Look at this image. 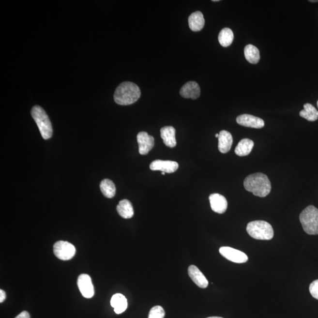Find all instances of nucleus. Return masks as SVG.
Wrapping results in <instances>:
<instances>
[{"label": "nucleus", "mask_w": 318, "mask_h": 318, "mask_svg": "<svg viewBox=\"0 0 318 318\" xmlns=\"http://www.w3.org/2000/svg\"><path fill=\"white\" fill-rule=\"evenodd\" d=\"M244 188L255 196L265 197L270 194L271 183L268 176L262 173L252 174L244 179Z\"/></svg>", "instance_id": "1"}, {"label": "nucleus", "mask_w": 318, "mask_h": 318, "mask_svg": "<svg viewBox=\"0 0 318 318\" xmlns=\"http://www.w3.org/2000/svg\"><path fill=\"white\" fill-rule=\"evenodd\" d=\"M141 96L140 89L134 83L125 81L117 88L114 99L117 104L127 106L137 101Z\"/></svg>", "instance_id": "2"}, {"label": "nucleus", "mask_w": 318, "mask_h": 318, "mask_svg": "<svg viewBox=\"0 0 318 318\" xmlns=\"http://www.w3.org/2000/svg\"><path fill=\"white\" fill-rule=\"evenodd\" d=\"M246 231L252 238L257 240H271L273 238V227L268 222L263 221H255L249 223Z\"/></svg>", "instance_id": "3"}, {"label": "nucleus", "mask_w": 318, "mask_h": 318, "mask_svg": "<svg viewBox=\"0 0 318 318\" xmlns=\"http://www.w3.org/2000/svg\"><path fill=\"white\" fill-rule=\"evenodd\" d=\"M31 116L43 138L45 140L50 138L53 135L52 124L45 110L39 106H35L32 108Z\"/></svg>", "instance_id": "4"}, {"label": "nucleus", "mask_w": 318, "mask_h": 318, "mask_svg": "<svg viewBox=\"0 0 318 318\" xmlns=\"http://www.w3.org/2000/svg\"><path fill=\"white\" fill-rule=\"evenodd\" d=\"M300 222L307 234L318 235V209L315 206H308L301 212Z\"/></svg>", "instance_id": "5"}, {"label": "nucleus", "mask_w": 318, "mask_h": 318, "mask_svg": "<svg viewBox=\"0 0 318 318\" xmlns=\"http://www.w3.org/2000/svg\"><path fill=\"white\" fill-rule=\"evenodd\" d=\"M53 252L59 259L69 260L75 257L76 248L72 243L61 241L54 244Z\"/></svg>", "instance_id": "6"}, {"label": "nucleus", "mask_w": 318, "mask_h": 318, "mask_svg": "<svg viewBox=\"0 0 318 318\" xmlns=\"http://www.w3.org/2000/svg\"><path fill=\"white\" fill-rule=\"evenodd\" d=\"M219 252L223 257L236 263H245L248 260V257L243 252L232 248L230 247H221Z\"/></svg>", "instance_id": "7"}, {"label": "nucleus", "mask_w": 318, "mask_h": 318, "mask_svg": "<svg viewBox=\"0 0 318 318\" xmlns=\"http://www.w3.org/2000/svg\"><path fill=\"white\" fill-rule=\"evenodd\" d=\"M77 285L81 295L86 298H91L94 295V289L91 276L81 274L78 276Z\"/></svg>", "instance_id": "8"}, {"label": "nucleus", "mask_w": 318, "mask_h": 318, "mask_svg": "<svg viewBox=\"0 0 318 318\" xmlns=\"http://www.w3.org/2000/svg\"><path fill=\"white\" fill-rule=\"evenodd\" d=\"M137 140L138 145V152L141 155L149 153L154 146V138L148 133L141 132L138 133Z\"/></svg>", "instance_id": "9"}, {"label": "nucleus", "mask_w": 318, "mask_h": 318, "mask_svg": "<svg viewBox=\"0 0 318 318\" xmlns=\"http://www.w3.org/2000/svg\"><path fill=\"white\" fill-rule=\"evenodd\" d=\"M236 121L241 126L251 128L261 129L265 126V122L262 119L247 114L239 116Z\"/></svg>", "instance_id": "10"}, {"label": "nucleus", "mask_w": 318, "mask_h": 318, "mask_svg": "<svg viewBox=\"0 0 318 318\" xmlns=\"http://www.w3.org/2000/svg\"><path fill=\"white\" fill-rule=\"evenodd\" d=\"M178 163L170 160H156L151 163L150 168L151 170L162 171V172L172 173L178 169Z\"/></svg>", "instance_id": "11"}, {"label": "nucleus", "mask_w": 318, "mask_h": 318, "mask_svg": "<svg viewBox=\"0 0 318 318\" xmlns=\"http://www.w3.org/2000/svg\"><path fill=\"white\" fill-rule=\"evenodd\" d=\"M180 94L185 99H197L200 95L199 85L195 81H189L182 86Z\"/></svg>", "instance_id": "12"}, {"label": "nucleus", "mask_w": 318, "mask_h": 318, "mask_svg": "<svg viewBox=\"0 0 318 318\" xmlns=\"http://www.w3.org/2000/svg\"><path fill=\"white\" fill-rule=\"evenodd\" d=\"M209 201L212 211L216 213H224L227 208V202L226 198L219 194H213L209 197Z\"/></svg>", "instance_id": "13"}, {"label": "nucleus", "mask_w": 318, "mask_h": 318, "mask_svg": "<svg viewBox=\"0 0 318 318\" xmlns=\"http://www.w3.org/2000/svg\"><path fill=\"white\" fill-rule=\"evenodd\" d=\"M188 273L190 279L195 284L200 288L208 287L209 282L207 279L202 272L195 265L190 266L188 268Z\"/></svg>", "instance_id": "14"}, {"label": "nucleus", "mask_w": 318, "mask_h": 318, "mask_svg": "<svg viewBox=\"0 0 318 318\" xmlns=\"http://www.w3.org/2000/svg\"><path fill=\"white\" fill-rule=\"evenodd\" d=\"M176 130L173 126H165L160 129V136L165 145L173 148L176 146Z\"/></svg>", "instance_id": "15"}, {"label": "nucleus", "mask_w": 318, "mask_h": 318, "mask_svg": "<svg viewBox=\"0 0 318 318\" xmlns=\"http://www.w3.org/2000/svg\"><path fill=\"white\" fill-rule=\"evenodd\" d=\"M218 140L219 151L222 153H227L229 151L233 144V137L230 133L227 130H222L219 133Z\"/></svg>", "instance_id": "16"}, {"label": "nucleus", "mask_w": 318, "mask_h": 318, "mask_svg": "<svg viewBox=\"0 0 318 318\" xmlns=\"http://www.w3.org/2000/svg\"><path fill=\"white\" fill-rule=\"evenodd\" d=\"M189 26L193 31H199L205 26V20L200 12L192 13L188 18Z\"/></svg>", "instance_id": "17"}, {"label": "nucleus", "mask_w": 318, "mask_h": 318, "mask_svg": "<svg viewBox=\"0 0 318 318\" xmlns=\"http://www.w3.org/2000/svg\"><path fill=\"white\" fill-rule=\"evenodd\" d=\"M110 304L117 314L123 313L127 308V299L121 293L114 295L111 299Z\"/></svg>", "instance_id": "18"}, {"label": "nucleus", "mask_w": 318, "mask_h": 318, "mask_svg": "<svg viewBox=\"0 0 318 318\" xmlns=\"http://www.w3.org/2000/svg\"><path fill=\"white\" fill-rule=\"evenodd\" d=\"M117 211L119 215L124 219H130L134 215V209L129 200L124 199L120 201L117 206Z\"/></svg>", "instance_id": "19"}, {"label": "nucleus", "mask_w": 318, "mask_h": 318, "mask_svg": "<svg viewBox=\"0 0 318 318\" xmlns=\"http://www.w3.org/2000/svg\"><path fill=\"white\" fill-rule=\"evenodd\" d=\"M254 142L249 138H243L239 141L238 145L236 147L235 152L239 156H246L251 153Z\"/></svg>", "instance_id": "20"}, {"label": "nucleus", "mask_w": 318, "mask_h": 318, "mask_svg": "<svg viewBox=\"0 0 318 318\" xmlns=\"http://www.w3.org/2000/svg\"><path fill=\"white\" fill-rule=\"evenodd\" d=\"M244 57L246 61L251 64H257L259 61L260 53L255 45H248L244 49Z\"/></svg>", "instance_id": "21"}, {"label": "nucleus", "mask_w": 318, "mask_h": 318, "mask_svg": "<svg viewBox=\"0 0 318 318\" xmlns=\"http://www.w3.org/2000/svg\"><path fill=\"white\" fill-rule=\"evenodd\" d=\"M100 190L106 197L112 198L115 197L116 188L115 183L110 179H105L100 184Z\"/></svg>", "instance_id": "22"}, {"label": "nucleus", "mask_w": 318, "mask_h": 318, "mask_svg": "<svg viewBox=\"0 0 318 318\" xmlns=\"http://www.w3.org/2000/svg\"><path fill=\"white\" fill-rule=\"evenodd\" d=\"M304 109L301 110L300 115L309 121H315L318 119V111L313 105L306 103L303 106Z\"/></svg>", "instance_id": "23"}, {"label": "nucleus", "mask_w": 318, "mask_h": 318, "mask_svg": "<svg viewBox=\"0 0 318 318\" xmlns=\"http://www.w3.org/2000/svg\"><path fill=\"white\" fill-rule=\"evenodd\" d=\"M233 39H234V34L232 30L229 28H225L222 29L219 32L218 40L220 45L223 47H227L232 45Z\"/></svg>", "instance_id": "24"}, {"label": "nucleus", "mask_w": 318, "mask_h": 318, "mask_svg": "<svg viewBox=\"0 0 318 318\" xmlns=\"http://www.w3.org/2000/svg\"><path fill=\"white\" fill-rule=\"evenodd\" d=\"M165 315L164 308L160 306H156L151 309L148 318H164Z\"/></svg>", "instance_id": "25"}, {"label": "nucleus", "mask_w": 318, "mask_h": 318, "mask_svg": "<svg viewBox=\"0 0 318 318\" xmlns=\"http://www.w3.org/2000/svg\"><path fill=\"white\" fill-rule=\"evenodd\" d=\"M309 291L313 298L318 300V279L315 280L310 285Z\"/></svg>", "instance_id": "26"}, {"label": "nucleus", "mask_w": 318, "mask_h": 318, "mask_svg": "<svg viewBox=\"0 0 318 318\" xmlns=\"http://www.w3.org/2000/svg\"><path fill=\"white\" fill-rule=\"evenodd\" d=\"M15 318H30L28 312L23 311L21 314L17 315Z\"/></svg>", "instance_id": "27"}, {"label": "nucleus", "mask_w": 318, "mask_h": 318, "mask_svg": "<svg viewBox=\"0 0 318 318\" xmlns=\"http://www.w3.org/2000/svg\"><path fill=\"white\" fill-rule=\"evenodd\" d=\"M5 299H6V293L4 290H0V303H3Z\"/></svg>", "instance_id": "28"}, {"label": "nucleus", "mask_w": 318, "mask_h": 318, "mask_svg": "<svg viewBox=\"0 0 318 318\" xmlns=\"http://www.w3.org/2000/svg\"><path fill=\"white\" fill-rule=\"evenodd\" d=\"M223 318L218 317H209V318Z\"/></svg>", "instance_id": "29"}, {"label": "nucleus", "mask_w": 318, "mask_h": 318, "mask_svg": "<svg viewBox=\"0 0 318 318\" xmlns=\"http://www.w3.org/2000/svg\"><path fill=\"white\" fill-rule=\"evenodd\" d=\"M309 1L311 2H318V1H317V0H315V1H312V0H311V1Z\"/></svg>", "instance_id": "30"}, {"label": "nucleus", "mask_w": 318, "mask_h": 318, "mask_svg": "<svg viewBox=\"0 0 318 318\" xmlns=\"http://www.w3.org/2000/svg\"><path fill=\"white\" fill-rule=\"evenodd\" d=\"M215 136H216V137H217V138H219V134H216Z\"/></svg>", "instance_id": "31"}, {"label": "nucleus", "mask_w": 318, "mask_h": 318, "mask_svg": "<svg viewBox=\"0 0 318 318\" xmlns=\"http://www.w3.org/2000/svg\"><path fill=\"white\" fill-rule=\"evenodd\" d=\"M212 1L217 2V1H219V0H213V1Z\"/></svg>", "instance_id": "32"}, {"label": "nucleus", "mask_w": 318, "mask_h": 318, "mask_svg": "<svg viewBox=\"0 0 318 318\" xmlns=\"http://www.w3.org/2000/svg\"><path fill=\"white\" fill-rule=\"evenodd\" d=\"M165 172H162V175H165Z\"/></svg>", "instance_id": "33"}, {"label": "nucleus", "mask_w": 318, "mask_h": 318, "mask_svg": "<svg viewBox=\"0 0 318 318\" xmlns=\"http://www.w3.org/2000/svg\"><path fill=\"white\" fill-rule=\"evenodd\" d=\"M317 106H318V101L317 102Z\"/></svg>", "instance_id": "34"}]
</instances>
